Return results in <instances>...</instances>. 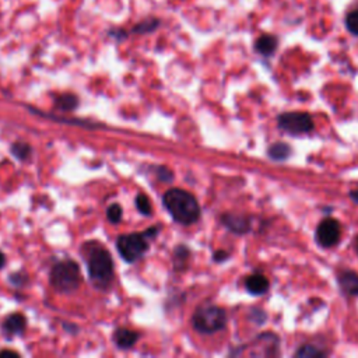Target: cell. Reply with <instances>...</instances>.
<instances>
[{
	"label": "cell",
	"instance_id": "1",
	"mask_svg": "<svg viewBox=\"0 0 358 358\" xmlns=\"http://www.w3.org/2000/svg\"><path fill=\"white\" fill-rule=\"evenodd\" d=\"M162 200L172 218L182 225H190L200 217V206L196 197L183 189L166 190Z\"/></svg>",
	"mask_w": 358,
	"mask_h": 358
},
{
	"label": "cell",
	"instance_id": "26",
	"mask_svg": "<svg viewBox=\"0 0 358 358\" xmlns=\"http://www.w3.org/2000/svg\"><path fill=\"white\" fill-rule=\"evenodd\" d=\"M0 357H13V358H17V357H20V354L15 352V351L3 350V351H0Z\"/></svg>",
	"mask_w": 358,
	"mask_h": 358
},
{
	"label": "cell",
	"instance_id": "4",
	"mask_svg": "<svg viewBox=\"0 0 358 358\" xmlns=\"http://www.w3.org/2000/svg\"><path fill=\"white\" fill-rule=\"evenodd\" d=\"M81 282L80 266L73 260H62L52 267L50 284L59 292H73Z\"/></svg>",
	"mask_w": 358,
	"mask_h": 358
},
{
	"label": "cell",
	"instance_id": "5",
	"mask_svg": "<svg viewBox=\"0 0 358 358\" xmlns=\"http://www.w3.org/2000/svg\"><path fill=\"white\" fill-rule=\"evenodd\" d=\"M116 248L123 260L133 263L148 250V238L144 235V232L124 234L117 238Z\"/></svg>",
	"mask_w": 358,
	"mask_h": 358
},
{
	"label": "cell",
	"instance_id": "11",
	"mask_svg": "<svg viewBox=\"0 0 358 358\" xmlns=\"http://www.w3.org/2000/svg\"><path fill=\"white\" fill-rule=\"evenodd\" d=\"M278 46V39L274 35H260L255 42V50L262 56H271Z\"/></svg>",
	"mask_w": 358,
	"mask_h": 358
},
{
	"label": "cell",
	"instance_id": "18",
	"mask_svg": "<svg viewBox=\"0 0 358 358\" xmlns=\"http://www.w3.org/2000/svg\"><path fill=\"white\" fill-rule=\"evenodd\" d=\"M11 152L15 158L21 161H27L31 157V147L27 143H14L11 145Z\"/></svg>",
	"mask_w": 358,
	"mask_h": 358
},
{
	"label": "cell",
	"instance_id": "20",
	"mask_svg": "<svg viewBox=\"0 0 358 358\" xmlns=\"http://www.w3.org/2000/svg\"><path fill=\"white\" fill-rule=\"evenodd\" d=\"M345 27L352 35L358 36V8L350 11L345 15Z\"/></svg>",
	"mask_w": 358,
	"mask_h": 358
},
{
	"label": "cell",
	"instance_id": "25",
	"mask_svg": "<svg viewBox=\"0 0 358 358\" xmlns=\"http://www.w3.org/2000/svg\"><path fill=\"white\" fill-rule=\"evenodd\" d=\"M158 232H159V227H151V228H148V229L144 232V235L150 239V238H155V236L158 235Z\"/></svg>",
	"mask_w": 358,
	"mask_h": 358
},
{
	"label": "cell",
	"instance_id": "3",
	"mask_svg": "<svg viewBox=\"0 0 358 358\" xmlns=\"http://www.w3.org/2000/svg\"><path fill=\"white\" fill-rule=\"evenodd\" d=\"M193 327L203 334H211L220 331L227 324V313L222 308L211 303L201 305L196 309L192 317Z\"/></svg>",
	"mask_w": 358,
	"mask_h": 358
},
{
	"label": "cell",
	"instance_id": "17",
	"mask_svg": "<svg viewBox=\"0 0 358 358\" xmlns=\"http://www.w3.org/2000/svg\"><path fill=\"white\" fill-rule=\"evenodd\" d=\"M189 249L183 245H179L173 252V264L178 270H182L185 267V263L189 260Z\"/></svg>",
	"mask_w": 358,
	"mask_h": 358
},
{
	"label": "cell",
	"instance_id": "6",
	"mask_svg": "<svg viewBox=\"0 0 358 358\" xmlns=\"http://www.w3.org/2000/svg\"><path fill=\"white\" fill-rule=\"evenodd\" d=\"M278 127L294 136L305 134L313 130L315 124L309 113L306 112H285L277 117Z\"/></svg>",
	"mask_w": 358,
	"mask_h": 358
},
{
	"label": "cell",
	"instance_id": "2",
	"mask_svg": "<svg viewBox=\"0 0 358 358\" xmlns=\"http://www.w3.org/2000/svg\"><path fill=\"white\" fill-rule=\"evenodd\" d=\"M88 275L92 284L99 289H106L113 281V260L110 253L101 248L94 246L87 257Z\"/></svg>",
	"mask_w": 358,
	"mask_h": 358
},
{
	"label": "cell",
	"instance_id": "15",
	"mask_svg": "<svg viewBox=\"0 0 358 358\" xmlns=\"http://www.w3.org/2000/svg\"><path fill=\"white\" fill-rule=\"evenodd\" d=\"M267 154L274 161H284L289 157L291 148L285 143H274L273 145L268 147Z\"/></svg>",
	"mask_w": 358,
	"mask_h": 358
},
{
	"label": "cell",
	"instance_id": "7",
	"mask_svg": "<svg viewBox=\"0 0 358 358\" xmlns=\"http://www.w3.org/2000/svg\"><path fill=\"white\" fill-rule=\"evenodd\" d=\"M341 227L334 218H324L316 228V242L323 248H331L340 241Z\"/></svg>",
	"mask_w": 358,
	"mask_h": 358
},
{
	"label": "cell",
	"instance_id": "10",
	"mask_svg": "<svg viewBox=\"0 0 358 358\" xmlns=\"http://www.w3.org/2000/svg\"><path fill=\"white\" fill-rule=\"evenodd\" d=\"M338 285L341 291L347 295H358V274L351 270H344L338 273Z\"/></svg>",
	"mask_w": 358,
	"mask_h": 358
},
{
	"label": "cell",
	"instance_id": "13",
	"mask_svg": "<svg viewBox=\"0 0 358 358\" xmlns=\"http://www.w3.org/2000/svg\"><path fill=\"white\" fill-rule=\"evenodd\" d=\"M138 340V333L129 329H117L113 333V341L120 348H129Z\"/></svg>",
	"mask_w": 358,
	"mask_h": 358
},
{
	"label": "cell",
	"instance_id": "9",
	"mask_svg": "<svg viewBox=\"0 0 358 358\" xmlns=\"http://www.w3.org/2000/svg\"><path fill=\"white\" fill-rule=\"evenodd\" d=\"M245 287H246V289L252 295H262V294H264L268 289L270 282H268V280H267V277L264 274L253 273V274L246 277Z\"/></svg>",
	"mask_w": 358,
	"mask_h": 358
},
{
	"label": "cell",
	"instance_id": "27",
	"mask_svg": "<svg viewBox=\"0 0 358 358\" xmlns=\"http://www.w3.org/2000/svg\"><path fill=\"white\" fill-rule=\"evenodd\" d=\"M350 197H351L355 203H358V189H357V190H352V192L350 193Z\"/></svg>",
	"mask_w": 358,
	"mask_h": 358
},
{
	"label": "cell",
	"instance_id": "24",
	"mask_svg": "<svg viewBox=\"0 0 358 358\" xmlns=\"http://www.w3.org/2000/svg\"><path fill=\"white\" fill-rule=\"evenodd\" d=\"M213 257L215 262H224L228 259V253L225 250H217V252H214Z\"/></svg>",
	"mask_w": 358,
	"mask_h": 358
},
{
	"label": "cell",
	"instance_id": "22",
	"mask_svg": "<svg viewBox=\"0 0 358 358\" xmlns=\"http://www.w3.org/2000/svg\"><path fill=\"white\" fill-rule=\"evenodd\" d=\"M122 215H123V210H122V206L115 203V204H110L106 210V217L108 220L112 222V224H117L120 222L122 220Z\"/></svg>",
	"mask_w": 358,
	"mask_h": 358
},
{
	"label": "cell",
	"instance_id": "29",
	"mask_svg": "<svg viewBox=\"0 0 358 358\" xmlns=\"http://www.w3.org/2000/svg\"><path fill=\"white\" fill-rule=\"evenodd\" d=\"M355 249H357V253H358V236H357V239H355Z\"/></svg>",
	"mask_w": 358,
	"mask_h": 358
},
{
	"label": "cell",
	"instance_id": "21",
	"mask_svg": "<svg viewBox=\"0 0 358 358\" xmlns=\"http://www.w3.org/2000/svg\"><path fill=\"white\" fill-rule=\"evenodd\" d=\"M136 207L144 215H150L151 214V204H150L148 197L144 193H138L136 196Z\"/></svg>",
	"mask_w": 358,
	"mask_h": 358
},
{
	"label": "cell",
	"instance_id": "23",
	"mask_svg": "<svg viewBox=\"0 0 358 358\" xmlns=\"http://www.w3.org/2000/svg\"><path fill=\"white\" fill-rule=\"evenodd\" d=\"M157 176H158L159 180L169 182V180H172L173 173H172L168 168H165V166H158V169H157Z\"/></svg>",
	"mask_w": 358,
	"mask_h": 358
},
{
	"label": "cell",
	"instance_id": "28",
	"mask_svg": "<svg viewBox=\"0 0 358 358\" xmlns=\"http://www.w3.org/2000/svg\"><path fill=\"white\" fill-rule=\"evenodd\" d=\"M4 263H6V257H4V255L0 250V268L4 266Z\"/></svg>",
	"mask_w": 358,
	"mask_h": 358
},
{
	"label": "cell",
	"instance_id": "19",
	"mask_svg": "<svg viewBox=\"0 0 358 358\" xmlns=\"http://www.w3.org/2000/svg\"><path fill=\"white\" fill-rule=\"evenodd\" d=\"M295 355L296 357H305V358H308V357H323L324 352L320 351L317 347H315L312 344H305V345L299 347V350L295 352Z\"/></svg>",
	"mask_w": 358,
	"mask_h": 358
},
{
	"label": "cell",
	"instance_id": "8",
	"mask_svg": "<svg viewBox=\"0 0 358 358\" xmlns=\"http://www.w3.org/2000/svg\"><path fill=\"white\" fill-rule=\"evenodd\" d=\"M222 224L235 234H246L250 231V221L246 215L227 213L221 217Z\"/></svg>",
	"mask_w": 358,
	"mask_h": 358
},
{
	"label": "cell",
	"instance_id": "12",
	"mask_svg": "<svg viewBox=\"0 0 358 358\" xmlns=\"http://www.w3.org/2000/svg\"><path fill=\"white\" fill-rule=\"evenodd\" d=\"M3 327L8 334H21L27 327V319L21 313H13L4 320Z\"/></svg>",
	"mask_w": 358,
	"mask_h": 358
},
{
	"label": "cell",
	"instance_id": "16",
	"mask_svg": "<svg viewBox=\"0 0 358 358\" xmlns=\"http://www.w3.org/2000/svg\"><path fill=\"white\" fill-rule=\"evenodd\" d=\"M78 105V98L73 94H62L56 98V108L60 110H73Z\"/></svg>",
	"mask_w": 358,
	"mask_h": 358
},
{
	"label": "cell",
	"instance_id": "14",
	"mask_svg": "<svg viewBox=\"0 0 358 358\" xmlns=\"http://www.w3.org/2000/svg\"><path fill=\"white\" fill-rule=\"evenodd\" d=\"M161 21L158 18L154 17H148L140 22H137L133 28H131V34H150L152 31H155L159 27Z\"/></svg>",
	"mask_w": 358,
	"mask_h": 358
}]
</instances>
